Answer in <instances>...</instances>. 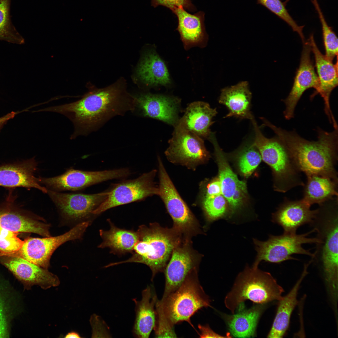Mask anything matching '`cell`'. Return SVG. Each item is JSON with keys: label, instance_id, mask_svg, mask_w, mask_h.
Returning a JSON list of instances; mask_svg holds the SVG:
<instances>
[{"label": "cell", "instance_id": "cell-15", "mask_svg": "<svg viewBox=\"0 0 338 338\" xmlns=\"http://www.w3.org/2000/svg\"><path fill=\"white\" fill-rule=\"evenodd\" d=\"M109 191L96 194L63 193L47 189L49 197L65 218L82 220L93 214L104 200Z\"/></svg>", "mask_w": 338, "mask_h": 338}, {"label": "cell", "instance_id": "cell-30", "mask_svg": "<svg viewBox=\"0 0 338 338\" xmlns=\"http://www.w3.org/2000/svg\"><path fill=\"white\" fill-rule=\"evenodd\" d=\"M303 186L302 199L311 206L320 205L332 198L338 196V181L317 175L307 176Z\"/></svg>", "mask_w": 338, "mask_h": 338}, {"label": "cell", "instance_id": "cell-47", "mask_svg": "<svg viewBox=\"0 0 338 338\" xmlns=\"http://www.w3.org/2000/svg\"><path fill=\"white\" fill-rule=\"evenodd\" d=\"M66 338H79L81 337L75 331H71L68 333L65 336Z\"/></svg>", "mask_w": 338, "mask_h": 338}, {"label": "cell", "instance_id": "cell-14", "mask_svg": "<svg viewBox=\"0 0 338 338\" xmlns=\"http://www.w3.org/2000/svg\"><path fill=\"white\" fill-rule=\"evenodd\" d=\"M303 48L298 68L295 73L293 84L288 96L282 101L285 106L283 114L289 120L294 118L296 105L304 92L314 88L316 91L319 81L313 60L311 58V46L309 40L303 43Z\"/></svg>", "mask_w": 338, "mask_h": 338}, {"label": "cell", "instance_id": "cell-2", "mask_svg": "<svg viewBox=\"0 0 338 338\" xmlns=\"http://www.w3.org/2000/svg\"><path fill=\"white\" fill-rule=\"evenodd\" d=\"M271 128L285 146L301 172L307 176L317 175L338 181L335 165L338 160V129L327 132L317 128V140L310 141L295 130L288 131L269 121Z\"/></svg>", "mask_w": 338, "mask_h": 338}, {"label": "cell", "instance_id": "cell-21", "mask_svg": "<svg viewBox=\"0 0 338 338\" xmlns=\"http://www.w3.org/2000/svg\"><path fill=\"white\" fill-rule=\"evenodd\" d=\"M310 206L302 199L292 201L286 198L273 213L271 221L281 226L284 233H296L300 227L310 224L314 218L316 209L311 210Z\"/></svg>", "mask_w": 338, "mask_h": 338}, {"label": "cell", "instance_id": "cell-41", "mask_svg": "<svg viewBox=\"0 0 338 338\" xmlns=\"http://www.w3.org/2000/svg\"><path fill=\"white\" fill-rule=\"evenodd\" d=\"M92 328V337H111L109 328L99 316L94 314L90 319Z\"/></svg>", "mask_w": 338, "mask_h": 338}, {"label": "cell", "instance_id": "cell-8", "mask_svg": "<svg viewBox=\"0 0 338 338\" xmlns=\"http://www.w3.org/2000/svg\"><path fill=\"white\" fill-rule=\"evenodd\" d=\"M313 232L314 230L312 229L300 234L284 233L279 235H270L268 240L263 241L253 238L257 254L252 266L258 267L262 261L279 264L288 260H298L292 256L294 254H304L312 257L313 253L304 248L302 245L304 244L315 243L317 242L316 237H307Z\"/></svg>", "mask_w": 338, "mask_h": 338}, {"label": "cell", "instance_id": "cell-9", "mask_svg": "<svg viewBox=\"0 0 338 338\" xmlns=\"http://www.w3.org/2000/svg\"><path fill=\"white\" fill-rule=\"evenodd\" d=\"M168 143L169 145L165 154L173 163L195 170L209 158L202 139L178 122Z\"/></svg>", "mask_w": 338, "mask_h": 338}, {"label": "cell", "instance_id": "cell-19", "mask_svg": "<svg viewBox=\"0 0 338 338\" xmlns=\"http://www.w3.org/2000/svg\"><path fill=\"white\" fill-rule=\"evenodd\" d=\"M3 264L27 288L36 285L46 289L60 284L58 276L47 269L21 257L9 256L3 260Z\"/></svg>", "mask_w": 338, "mask_h": 338}, {"label": "cell", "instance_id": "cell-3", "mask_svg": "<svg viewBox=\"0 0 338 338\" xmlns=\"http://www.w3.org/2000/svg\"><path fill=\"white\" fill-rule=\"evenodd\" d=\"M319 205L310 224L318 240L311 260L321 269L329 294L334 295L338 293V196Z\"/></svg>", "mask_w": 338, "mask_h": 338}, {"label": "cell", "instance_id": "cell-36", "mask_svg": "<svg viewBox=\"0 0 338 338\" xmlns=\"http://www.w3.org/2000/svg\"><path fill=\"white\" fill-rule=\"evenodd\" d=\"M258 4L264 6L271 12L286 23L293 30L296 32L300 37L303 43L305 40L303 33L304 25L299 26L289 14L286 8L288 0L284 2L281 0H257Z\"/></svg>", "mask_w": 338, "mask_h": 338}, {"label": "cell", "instance_id": "cell-7", "mask_svg": "<svg viewBox=\"0 0 338 338\" xmlns=\"http://www.w3.org/2000/svg\"><path fill=\"white\" fill-rule=\"evenodd\" d=\"M160 301L173 326L184 321L192 325L191 317L201 309L210 306V300L199 283L197 269L190 273L176 291Z\"/></svg>", "mask_w": 338, "mask_h": 338}, {"label": "cell", "instance_id": "cell-20", "mask_svg": "<svg viewBox=\"0 0 338 338\" xmlns=\"http://www.w3.org/2000/svg\"><path fill=\"white\" fill-rule=\"evenodd\" d=\"M136 106L143 115L161 120L174 126L179 119L178 112L180 100L159 95L143 94L134 97Z\"/></svg>", "mask_w": 338, "mask_h": 338}, {"label": "cell", "instance_id": "cell-1", "mask_svg": "<svg viewBox=\"0 0 338 338\" xmlns=\"http://www.w3.org/2000/svg\"><path fill=\"white\" fill-rule=\"evenodd\" d=\"M88 88V91L77 101L44 109V111L61 114L72 122L74 131L71 139L86 136L111 118L133 111L136 107L134 97L120 85L101 89Z\"/></svg>", "mask_w": 338, "mask_h": 338}, {"label": "cell", "instance_id": "cell-5", "mask_svg": "<svg viewBox=\"0 0 338 338\" xmlns=\"http://www.w3.org/2000/svg\"><path fill=\"white\" fill-rule=\"evenodd\" d=\"M255 132L252 145L258 151L264 161L271 168L275 191L285 193L305 183L293 158L276 136L269 138L262 133L254 119L251 120Z\"/></svg>", "mask_w": 338, "mask_h": 338}, {"label": "cell", "instance_id": "cell-37", "mask_svg": "<svg viewBox=\"0 0 338 338\" xmlns=\"http://www.w3.org/2000/svg\"><path fill=\"white\" fill-rule=\"evenodd\" d=\"M262 160L259 152L252 144L245 147L240 152L238 157V166L241 172L245 176H250Z\"/></svg>", "mask_w": 338, "mask_h": 338}, {"label": "cell", "instance_id": "cell-33", "mask_svg": "<svg viewBox=\"0 0 338 338\" xmlns=\"http://www.w3.org/2000/svg\"><path fill=\"white\" fill-rule=\"evenodd\" d=\"M11 0H0V40L18 44L24 39L13 25L10 15Z\"/></svg>", "mask_w": 338, "mask_h": 338}, {"label": "cell", "instance_id": "cell-10", "mask_svg": "<svg viewBox=\"0 0 338 338\" xmlns=\"http://www.w3.org/2000/svg\"><path fill=\"white\" fill-rule=\"evenodd\" d=\"M159 183L158 195L165 204L174 223L173 228L181 235L196 233L197 220L180 196L168 175L161 158L158 157Z\"/></svg>", "mask_w": 338, "mask_h": 338}, {"label": "cell", "instance_id": "cell-45", "mask_svg": "<svg viewBox=\"0 0 338 338\" xmlns=\"http://www.w3.org/2000/svg\"><path fill=\"white\" fill-rule=\"evenodd\" d=\"M17 114V112L13 111L0 118V129L6 122L8 120L13 118Z\"/></svg>", "mask_w": 338, "mask_h": 338}, {"label": "cell", "instance_id": "cell-32", "mask_svg": "<svg viewBox=\"0 0 338 338\" xmlns=\"http://www.w3.org/2000/svg\"><path fill=\"white\" fill-rule=\"evenodd\" d=\"M137 73L140 79L150 85H166L170 82L164 62L155 53H146L138 67Z\"/></svg>", "mask_w": 338, "mask_h": 338}, {"label": "cell", "instance_id": "cell-43", "mask_svg": "<svg viewBox=\"0 0 338 338\" xmlns=\"http://www.w3.org/2000/svg\"><path fill=\"white\" fill-rule=\"evenodd\" d=\"M221 194V184L218 178L213 179L207 185L204 197L214 196Z\"/></svg>", "mask_w": 338, "mask_h": 338}, {"label": "cell", "instance_id": "cell-35", "mask_svg": "<svg viewBox=\"0 0 338 338\" xmlns=\"http://www.w3.org/2000/svg\"><path fill=\"white\" fill-rule=\"evenodd\" d=\"M318 14L321 24L325 56L333 61L338 55V38L332 28L328 24L317 0H311Z\"/></svg>", "mask_w": 338, "mask_h": 338}, {"label": "cell", "instance_id": "cell-4", "mask_svg": "<svg viewBox=\"0 0 338 338\" xmlns=\"http://www.w3.org/2000/svg\"><path fill=\"white\" fill-rule=\"evenodd\" d=\"M138 239L132 256L128 259L111 263L105 268L121 264L142 263L151 269L152 281L156 274L164 270L174 249L181 242V235L173 228L161 227L152 223L148 226L141 225L136 231Z\"/></svg>", "mask_w": 338, "mask_h": 338}, {"label": "cell", "instance_id": "cell-22", "mask_svg": "<svg viewBox=\"0 0 338 338\" xmlns=\"http://www.w3.org/2000/svg\"><path fill=\"white\" fill-rule=\"evenodd\" d=\"M38 166L33 158L20 163L0 166V186L9 188H33L47 193V188L42 186L35 177Z\"/></svg>", "mask_w": 338, "mask_h": 338}, {"label": "cell", "instance_id": "cell-12", "mask_svg": "<svg viewBox=\"0 0 338 338\" xmlns=\"http://www.w3.org/2000/svg\"><path fill=\"white\" fill-rule=\"evenodd\" d=\"M89 223V221L84 222L67 233L56 237L27 238L23 241L21 248L10 256L21 257L48 269L51 257L55 249L67 241L80 238Z\"/></svg>", "mask_w": 338, "mask_h": 338}, {"label": "cell", "instance_id": "cell-39", "mask_svg": "<svg viewBox=\"0 0 338 338\" xmlns=\"http://www.w3.org/2000/svg\"><path fill=\"white\" fill-rule=\"evenodd\" d=\"M3 288L0 287V338H7L9 335L11 309Z\"/></svg>", "mask_w": 338, "mask_h": 338}, {"label": "cell", "instance_id": "cell-31", "mask_svg": "<svg viewBox=\"0 0 338 338\" xmlns=\"http://www.w3.org/2000/svg\"><path fill=\"white\" fill-rule=\"evenodd\" d=\"M177 16V29L183 40L190 43H195L204 36L205 13L200 11L192 14L187 12L182 6L171 9Z\"/></svg>", "mask_w": 338, "mask_h": 338}, {"label": "cell", "instance_id": "cell-16", "mask_svg": "<svg viewBox=\"0 0 338 338\" xmlns=\"http://www.w3.org/2000/svg\"><path fill=\"white\" fill-rule=\"evenodd\" d=\"M209 140L214 147L222 194L228 204L231 217L244 204L247 194L246 183L239 180L232 169L218 145L215 136H212Z\"/></svg>", "mask_w": 338, "mask_h": 338}, {"label": "cell", "instance_id": "cell-46", "mask_svg": "<svg viewBox=\"0 0 338 338\" xmlns=\"http://www.w3.org/2000/svg\"><path fill=\"white\" fill-rule=\"evenodd\" d=\"M18 233L0 228V238L4 237L17 235Z\"/></svg>", "mask_w": 338, "mask_h": 338}, {"label": "cell", "instance_id": "cell-29", "mask_svg": "<svg viewBox=\"0 0 338 338\" xmlns=\"http://www.w3.org/2000/svg\"><path fill=\"white\" fill-rule=\"evenodd\" d=\"M110 227L108 230L100 229L99 231L102 241L98 247L109 248L111 253L115 254H122L132 253L135 245L137 242L138 237L137 233L133 230L119 228L108 220Z\"/></svg>", "mask_w": 338, "mask_h": 338}, {"label": "cell", "instance_id": "cell-11", "mask_svg": "<svg viewBox=\"0 0 338 338\" xmlns=\"http://www.w3.org/2000/svg\"><path fill=\"white\" fill-rule=\"evenodd\" d=\"M156 173V170H152L134 179L117 184L109 191L106 198L93 211V214H99L112 208L158 195V187L154 181Z\"/></svg>", "mask_w": 338, "mask_h": 338}, {"label": "cell", "instance_id": "cell-27", "mask_svg": "<svg viewBox=\"0 0 338 338\" xmlns=\"http://www.w3.org/2000/svg\"><path fill=\"white\" fill-rule=\"evenodd\" d=\"M310 263L305 264L303 273L294 285L285 296L279 301L274 321L268 335L269 338H282L288 329L292 313L298 303L297 295L300 284L308 274L307 269Z\"/></svg>", "mask_w": 338, "mask_h": 338}, {"label": "cell", "instance_id": "cell-34", "mask_svg": "<svg viewBox=\"0 0 338 338\" xmlns=\"http://www.w3.org/2000/svg\"><path fill=\"white\" fill-rule=\"evenodd\" d=\"M227 203L222 194L204 197L202 206L207 221L212 222L220 219L230 217Z\"/></svg>", "mask_w": 338, "mask_h": 338}, {"label": "cell", "instance_id": "cell-26", "mask_svg": "<svg viewBox=\"0 0 338 338\" xmlns=\"http://www.w3.org/2000/svg\"><path fill=\"white\" fill-rule=\"evenodd\" d=\"M7 206L0 207V228L16 232L33 233L50 237L49 226Z\"/></svg>", "mask_w": 338, "mask_h": 338}, {"label": "cell", "instance_id": "cell-18", "mask_svg": "<svg viewBox=\"0 0 338 338\" xmlns=\"http://www.w3.org/2000/svg\"><path fill=\"white\" fill-rule=\"evenodd\" d=\"M311 51L314 54L315 67L319 81L318 89L313 94L311 98L319 94L324 102V111L330 123L333 125L336 123L331 109L330 98L332 91L338 85V62L334 64L332 61L322 54L315 43L313 35L308 39Z\"/></svg>", "mask_w": 338, "mask_h": 338}, {"label": "cell", "instance_id": "cell-6", "mask_svg": "<svg viewBox=\"0 0 338 338\" xmlns=\"http://www.w3.org/2000/svg\"><path fill=\"white\" fill-rule=\"evenodd\" d=\"M284 292L283 289L270 273L247 265L237 277L232 288L225 298L224 303L233 314L239 305L246 300L264 304L279 301Z\"/></svg>", "mask_w": 338, "mask_h": 338}, {"label": "cell", "instance_id": "cell-23", "mask_svg": "<svg viewBox=\"0 0 338 338\" xmlns=\"http://www.w3.org/2000/svg\"><path fill=\"white\" fill-rule=\"evenodd\" d=\"M142 298L133 299L135 304V320L133 328V336L137 338H148L155 326L156 310L158 300L154 288L147 286L142 291Z\"/></svg>", "mask_w": 338, "mask_h": 338}, {"label": "cell", "instance_id": "cell-40", "mask_svg": "<svg viewBox=\"0 0 338 338\" xmlns=\"http://www.w3.org/2000/svg\"><path fill=\"white\" fill-rule=\"evenodd\" d=\"M17 235L0 238V252L3 255H10L19 250L22 247L23 241Z\"/></svg>", "mask_w": 338, "mask_h": 338}, {"label": "cell", "instance_id": "cell-38", "mask_svg": "<svg viewBox=\"0 0 338 338\" xmlns=\"http://www.w3.org/2000/svg\"><path fill=\"white\" fill-rule=\"evenodd\" d=\"M155 308L156 320L153 329L156 337H177L174 326L170 323L165 314L160 300H157Z\"/></svg>", "mask_w": 338, "mask_h": 338}, {"label": "cell", "instance_id": "cell-25", "mask_svg": "<svg viewBox=\"0 0 338 338\" xmlns=\"http://www.w3.org/2000/svg\"><path fill=\"white\" fill-rule=\"evenodd\" d=\"M251 95L248 83L245 81L223 89L219 102L229 110L224 118L233 116L251 120L253 117L250 110Z\"/></svg>", "mask_w": 338, "mask_h": 338}, {"label": "cell", "instance_id": "cell-44", "mask_svg": "<svg viewBox=\"0 0 338 338\" xmlns=\"http://www.w3.org/2000/svg\"><path fill=\"white\" fill-rule=\"evenodd\" d=\"M198 326L200 331L199 335L201 338L228 337L215 332L208 325H202L200 324L198 325Z\"/></svg>", "mask_w": 338, "mask_h": 338}, {"label": "cell", "instance_id": "cell-24", "mask_svg": "<svg viewBox=\"0 0 338 338\" xmlns=\"http://www.w3.org/2000/svg\"><path fill=\"white\" fill-rule=\"evenodd\" d=\"M217 113L207 103L196 101L190 104L178 123L201 138L208 139L211 132L210 127L214 123L213 118Z\"/></svg>", "mask_w": 338, "mask_h": 338}, {"label": "cell", "instance_id": "cell-28", "mask_svg": "<svg viewBox=\"0 0 338 338\" xmlns=\"http://www.w3.org/2000/svg\"><path fill=\"white\" fill-rule=\"evenodd\" d=\"M263 305V304L255 305L232 315H223L232 335L234 337L241 338L255 335L258 320L264 309Z\"/></svg>", "mask_w": 338, "mask_h": 338}, {"label": "cell", "instance_id": "cell-17", "mask_svg": "<svg viewBox=\"0 0 338 338\" xmlns=\"http://www.w3.org/2000/svg\"><path fill=\"white\" fill-rule=\"evenodd\" d=\"M181 243L173 250L164 269L165 284L162 298L176 291L190 273L197 269V260L188 240L183 244Z\"/></svg>", "mask_w": 338, "mask_h": 338}, {"label": "cell", "instance_id": "cell-13", "mask_svg": "<svg viewBox=\"0 0 338 338\" xmlns=\"http://www.w3.org/2000/svg\"><path fill=\"white\" fill-rule=\"evenodd\" d=\"M130 174V171L125 168L99 171L70 168L59 176L38 179L39 182L48 189L57 192L76 191L107 180L125 177Z\"/></svg>", "mask_w": 338, "mask_h": 338}, {"label": "cell", "instance_id": "cell-42", "mask_svg": "<svg viewBox=\"0 0 338 338\" xmlns=\"http://www.w3.org/2000/svg\"><path fill=\"white\" fill-rule=\"evenodd\" d=\"M151 4L154 8L161 5L169 8L182 6L189 11L194 12L196 8L190 0H151Z\"/></svg>", "mask_w": 338, "mask_h": 338}]
</instances>
